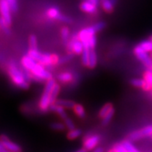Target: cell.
Wrapping results in <instances>:
<instances>
[{"mask_svg":"<svg viewBox=\"0 0 152 152\" xmlns=\"http://www.w3.org/2000/svg\"><path fill=\"white\" fill-rule=\"evenodd\" d=\"M8 75L15 86L23 89H27L30 87V82L26 81L23 70H20L14 61H10L8 66Z\"/></svg>","mask_w":152,"mask_h":152,"instance_id":"6da1fadb","label":"cell"},{"mask_svg":"<svg viewBox=\"0 0 152 152\" xmlns=\"http://www.w3.org/2000/svg\"><path fill=\"white\" fill-rule=\"evenodd\" d=\"M55 83V80L51 78L48 80L45 86L44 92H43L42 96L40 98V103H39V107L40 110L43 112H47L50 106V94L52 92V89L54 88Z\"/></svg>","mask_w":152,"mask_h":152,"instance_id":"7a4b0ae2","label":"cell"},{"mask_svg":"<svg viewBox=\"0 0 152 152\" xmlns=\"http://www.w3.org/2000/svg\"><path fill=\"white\" fill-rule=\"evenodd\" d=\"M31 72V78L33 81L41 82L45 80H49L52 78V75L49 71L46 69V68L42 64L37 63V64L34 67Z\"/></svg>","mask_w":152,"mask_h":152,"instance_id":"3957f363","label":"cell"},{"mask_svg":"<svg viewBox=\"0 0 152 152\" xmlns=\"http://www.w3.org/2000/svg\"><path fill=\"white\" fill-rule=\"evenodd\" d=\"M134 52L137 58L139 59L141 62L144 63V64L147 67L149 71H152V58H150L148 55V52L144 50L139 45L135 47L134 49Z\"/></svg>","mask_w":152,"mask_h":152,"instance_id":"277c9868","label":"cell"},{"mask_svg":"<svg viewBox=\"0 0 152 152\" xmlns=\"http://www.w3.org/2000/svg\"><path fill=\"white\" fill-rule=\"evenodd\" d=\"M148 136H152V125L132 132L129 135V139L130 140H137Z\"/></svg>","mask_w":152,"mask_h":152,"instance_id":"5b68a950","label":"cell"},{"mask_svg":"<svg viewBox=\"0 0 152 152\" xmlns=\"http://www.w3.org/2000/svg\"><path fill=\"white\" fill-rule=\"evenodd\" d=\"M68 48L69 52L75 54H82L84 50V45L82 42L78 39V36L73 37L71 41L68 43Z\"/></svg>","mask_w":152,"mask_h":152,"instance_id":"8992f818","label":"cell"},{"mask_svg":"<svg viewBox=\"0 0 152 152\" xmlns=\"http://www.w3.org/2000/svg\"><path fill=\"white\" fill-rule=\"evenodd\" d=\"M11 12L12 11L9 6L7 0H0V14L10 26H11L12 24Z\"/></svg>","mask_w":152,"mask_h":152,"instance_id":"52a82bcc","label":"cell"},{"mask_svg":"<svg viewBox=\"0 0 152 152\" xmlns=\"http://www.w3.org/2000/svg\"><path fill=\"white\" fill-rule=\"evenodd\" d=\"M47 16L50 17V19H54V20H58L59 21H62L64 23H71L72 20L69 17L65 16L64 15L61 14L60 11L57 7H50L47 10Z\"/></svg>","mask_w":152,"mask_h":152,"instance_id":"ba28073f","label":"cell"},{"mask_svg":"<svg viewBox=\"0 0 152 152\" xmlns=\"http://www.w3.org/2000/svg\"><path fill=\"white\" fill-rule=\"evenodd\" d=\"M0 142L3 144L6 150L8 151H14V152H21L22 149L19 144L12 142L9 139V137L6 135H1L0 136Z\"/></svg>","mask_w":152,"mask_h":152,"instance_id":"9c48e42d","label":"cell"},{"mask_svg":"<svg viewBox=\"0 0 152 152\" xmlns=\"http://www.w3.org/2000/svg\"><path fill=\"white\" fill-rule=\"evenodd\" d=\"M100 141V136L97 134H93L86 137L83 142V148L86 151H92L96 148Z\"/></svg>","mask_w":152,"mask_h":152,"instance_id":"30bf717a","label":"cell"},{"mask_svg":"<svg viewBox=\"0 0 152 152\" xmlns=\"http://www.w3.org/2000/svg\"><path fill=\"white\" fill-rule=\"evenodd\" d=\"M37 63V61L34 60V58H32L29 54H26L23 57L22 60H21V64H22L23 68L26 69V70L31 71L34 68Z\"/></svg>","mask_w":152,"mask_h":152,"instance_id":"8fae6325","label":"cell"},{"mask_svg":"<svg viewBox=\"0 0 152 152\" xmlns=\"http://www.w3.org/2000/svg\"><path fill=\"white\" fill-rule=\"evenodd\" d=\"M130 84L137 88H143L145 91L151 90V86L148 84L144 78H133L130 80Z\"/></svg>","mask_w":152,"mask_h":152,"instance_id":"7c38bea8","label":"cell"},{"mask_svg":"<svg viewBox=\"0 0 152 152\" xmlns=\"http://www.w3.org/2000/svg\"><path fill=\"white\" fill-rule=\"evenodd\" d=\"M96 33V31L93 28V26H89V27H87V28H85L81 30L80 33L78 35V39L81 41H83V40H86V39H88L91 37L94 36Z\"/></svg>","mask_w":152,"mask_h":152,"instance_id":"4fadbf2b","label":"cell"},{"mask_svg":"<svg viewBox=\"0 0 152 152\" xmlns=\"http://www.w3.org/2000/svg\"><path fill=\"white\" fill-rule=\"evenodd\" d=\"M80 8L82 11H84L86 12H88V13H94V12H96V10H97V6H96V5L92 3V2L88 1V0H86V1H84L81 4Z\"/></svg>","mask_w":152,"mask_h":152,"instance_id":"5bb4252c","label":"cell"},{"mask_svg":"<svg viewBox=\"0 0 152 152\" xmlns=\"http://www.w3.org/2000/svg\"><path fill=\"white\" fill-rule=\"evenodd\" d=\"M50 110H51V111H53V112L56 113L57 114H58L61 118L63 119V120H65V119L68 117L64 107H62V106H58V105L55 104V103L50 105Z\"/></svg>","mask_w":152,"mask_h":152,"instance_id":"9a60e30c","label":"cell"},{"mask_svg":"<svg viewBox=\"0 0 152 152\" xmlns=\"http://www.w3.org/2000/svg\"><path fill=\"white\" fill-rule=\"evenodd\" d=\"M55 104L61 106L65 109H73L75 106V102L72 101V100L66 99H58L55 101Z\"/></svg>","mask_w":152,"mask_h":152,"instance_id":"2e32d148","label":"cell"},{"mask_svg":"<svg viewBox=\"0 0 152 152\" xmlns=\"http://www.w3.org/2000/svg\"><path fill=\"white\" fill-rule=\"evenodd\" d=\"M73 78H74L73 75H72V73H70V72H62V73L58 75V80L61 82H64V83L72 82V81L73 80Z\"/></svg>","mask_w":152,"mask_h":152,"instance_id":"e0dca14e","label":"cell"},{"mask_svg":"<svg viewBox=\"0 0 152 152\" xmlns=\"http://www.w3.org/2000/svg\"><path fill=\"white\" fill-rule=\"evenodd\" d=\"M115 0H102V6L103 10L107 12H111L114 9Z\"/></svg>","mask_w":152,"mask_h":152,"instance_id":"ac0fdd59","label":"cell"},{"mask_svg":"<svg viewBox=\"0 0 152 152\" xmlns=\"http://www.w3.org/2000/svg\"><path fill=\"white\" fill-rule=\"evenodd\" d=\"M97 64V54L94 49H92L90 50L89 54V61H88V68H94Z\"/></svg>","mask_w":152,"mask_h":152,"instance_id":"d6986e66","label":"cell"},{"mask_svg":"<svg viewBox=\"0 0 152 152\" xmlns=\"http://www.w3.org/2000/svg\"><path fill=\"white\" fill-rule=\"evenodd\" d=\"M60 86L58 84H55L54 86V88L52 89V92H51V94H50V105L55 103V101L57 100V97H58V95L59 94V92H60Z\"/></svg>","mask_w":152,"mask_h":152,"instance_id":"ffe728a7","label":"cell"},{"mask_svg":"<svg viewBox=\"0 0 152 152\" xmlns=\"http://www.w3.org/2000/svg\"><path fill=\"white\" fill-rule=\"evenodd\" d=\"M10 25L6 22V20L0 16V27L1 30L6 34V35H10L11 34V30L10 28Z\"/></svg>","mask_w":152,"mask_h":152,"instance_id":"44dd1931","label":"cell"},{"mask_svg":"<svg viewBox=\"0 0 152 152\" xmlns=\"http://www.w3.org/2000/svg\"><path fill=\"white\" fill-rule=\"evenodd\" d=\"M143 50H145L146 52H151L152 51V41L151 40H143L142 42H140L138 44Z\"/></svg>","mask_w":152,"mask_h":152,"instance_id":"7402d4cb","label":"cell"},{"mask_svg":"<svg viewBox=\"0 0 152 152\" xmlns=\"http://www.w3.org/2000/svg\"><path fill=\"white\" fill-rule=\"evenodd\" d=\"M73 110L75 111V114L78 117L80 118H84L86 116V111H85L84 107L80 104H75V106H74Z\"/></svg>","mask_w":152,"mask_h":152,"instance_id":"603a6c76","label":"cell"},{"mask_svg":"<svg viewBox=\"0 0 152 152\" xmlns=\"http://www.w3.org/2000/svg\"><path fill=\"white\" fill-rule=\"evenodd\" d=\"M91 49L84 48V50L82 54V61L85 66H88V61H89V54Z\"/></svg>","mask_w":152,"mask_h":152,"instance_id":"cb8c5ba5","label":"cell"},{"mask_svg":"<svg viewBox=\"0 0 152 152\" xmlns=\"http://www.w3.org/2000/svg\"><path fill=\"white\" fill-rule=\"evenodd\" d=\"M113 108V105L111 104V103H107V104L104 105V106H102V108L99 111V117H101L102 119L103 118L106 114L110 112V110H112Z\"/></svg>","mask_w":152,"mask_h":152,"instance_id":"d4e9b609","label":"cell"},{"mask_svg":"<svg viewBox=\"0 0 152 152\" xmlns=\"http://www.w3.org/2000/svg\"><path fill=\"white\" fill-rule=\"evenodd\" d=\"M82 134V130L79 129H74V130H69V132L67 134V137L70 140H75L78 138Z\"/></svg>","mask_w":152,"mask_h":152,"instance_id":"484cf974","label":"cell"},{"mask_svg":"<svg viewBox=\"0 0 152 152\" xmlns=\"http://www.w3.org/2000/svg\"><path fill=\"white\" fill-rule=\"evenodd\" d=\"M41 54L42 53H40L37 49H30V50H29L28 54H29L31 58H34V60L38 62L39 59L40 58V56H41Z\"/></svg>","mask_w":152,"mask_h":152,"instance_id":"4316f807","label":"cell"},{"mask_svg":"<svg viewBox=\"0 0 152 152\" xmlns=\"http://www.w3.org/2000/svg\"><path fill=\"white\" fill-rule=\"evenodd\" d=\"M122 144H124L128 152H140L137 148H136L133 145L132 143L130 142V140H124V141H123Z\"/></svg>","mask_w":152,"mask_h":152,"instance_id":"83f0119b","label":"cell"},{"mask_svg":"<svg viewBox=\"0 0 152 152\" xmlns=\"http://www.w3.org/2000/svg\"><path fill=\"white\" fill-rule=\"evenodd\" d=\"M114 113H115V110H114V108H113L112 110H110V112L106 114V116L102 118V125H106V124H108L110 122V120H112L113 116L114 115Z\"/></svg>","mask_w":152,"mask_h":152,"instance_id":"f1b7e54d","label":"cell"},{"mask_svg":"<svg viewBox=\"0 0 152 152\" xmlns=\"http://www.w3.org/2000/svg\"><path fill=\"white\" fill-rule=\"evenodd\" d=\"M29 44L30 49H37V37L34 34L30 35L29 37Z\"/></svg>","mask_w":152,"mask_h":152,"instance_id":"f546056e","label":"cell"},{"mask_svg":"<svg viewBox=\"0 0 152 152\" xmlns=\"http://www.w3.org/2000/svg\"><path fill=\"white\" fill-rule=\"evenodd\" d=\"M61 37L63 39L65 43H68V37H69V34H70V31H69V29L67 27V26H64L63 28L61 30Z\"/></svg>","mask_w":152,"mask_h":152,"instance_id":"4dcf8cb0","label":"cell"},{"mask_svg":"<svg viewBox=\"0 0 152 152\" xmlns=\"http://www.w3.org/2000/svg\"><path fill=\"white\" fill-rule=\"evenodd\" d=\"M8 4L10 6L11 11L12 12H16L18 10V2L17 0H7Z\"/></svg>","mask_w":152,"mask_h":152,"instance_id":"1f68e13d","label":"cell"},{"mask_svg":"<svg viewBox=\"0 0 152 152\" xmlns=\"http://www.w3.org/2000/svg\"><path fill=\"white\" fill-rule=\"evenodd\" d=\"M50 127H51L53 130H64L65 127H66V126H65V124H62V123L55 122L50 124Z\"/></svg>","mask_w":152,"mask_h":152,"instance_id":"d6a6232c","label":"cell"},{"mask_svg":"<svg viewBox=\"0 0 152 152\" xmlns=\"http://www.w3.org/2000/svg\"><path fill=\"white\" fill-rule=\"evenodd\" d=\"M74 56V54L73 53H69V54H66V55H64V56L61 57L60 58V61H59V64H64V63H66V62L69 61L72 59Z\"/></svg>","mask_w":152,"mask_h":152,"instance_id":"836d02e7","label":"cell"},{"mask_svg":"<svg viewBox=\"0 0 152 152\" xmlns=\"http://www.w3.org/2000/svg\"><path fill=\"white\" fill-rule=\"evenodd\" d=\"M64 124H65L66 127L69 130H74V129H75V128L74 122H73L72 119L69 118V117H67V118L64 120Z\"/></svg>","mask_w":152,"mask_h":152,"instance_id":"e575fe53","label":"cell"},{"mask_svg":"<svg viewBox=\"0 0 152 152\" xmlns=\"http://www.w3.org/2000/svg\"><path fill=\"white\" fill-rule=\"evenodd\" d=\"M113 152H128L123 144H116L112 149Z\"/></svg>","mask_w":152,"mask_h":152,"instance_id":"d590c367","label":"cell"},{"mask_svg":"<svg viewBox=\"0 0 152 152\" xmlns=\"http://www.w3.org/2000/svg\"><path fill=\"white\" fill-rule=\"evenodd\" d=\"M144 79L148 82V84L151 86V90H152V71H149L146 72L144 73Z\"/></svg>","mask_w":152,"mask_h":152,"instance_id":"8d00e7d4","label":"cell"},{"mask_svg":"<svg viewBox=\"0 0 152 152\" xmlns=\"http://www.w3.org/2000/svg\"><path fill=\"white\" fill-rule=\"evenodd\" d=\"M105 26H106V24L103 22H99L95 24V25H93L92 26H93V28L95 29L96 32H99V31H101L102 29L104 28Z\"/></svg>","mask_w":152,"mask_h":152,"instance_id":"74e56055","label":"cell"},{"mask_svg":"<svg viewBox=\"0 0 152 152\" xmlns=\"http://www.w3.org/2000/svg\"><path fill=\"white\" fill-rule=\"evenodd\" d=\"M7 151H8L6 150V148H5V147L3 146V144L0 142V152H7Z\"/></svg>","mask_w":152,"mask_h":152,"instance_id":"f35d334b","label":"cell"},{"mask_svg":"<svg viewBox=\"0 0 152 152\" xmlns=\"http://www.w3.org/2000/svg\"><path fill=\"white\" fill-rule=\"evenodd\" d=\"M93 152H103V149L102 148H97Z\"/></svg>","mask_w":152,"mask_h":152,"instance_id":"ab89813d","label":"cell"},{"mask_svg":"<svg viewBox=\"0 0 152 152\" xmlns=\"http://www.w3.org/2000/svg\"><path fill=\"white\" fill-rule=\"evenodd\" d=\"M76 152H87V151H86L85 148H82V149H80V150L77 151Z\"/></svg>","mask_w":152,"mask_h":152,"instance_id":"60d3db41","label":"cell"},{"mask_svg":"<svg viewBox=\"0 0 152 152\" xmlns=\"http://www.w3.org/2000/svg\"><path fill=\"white\" fill-rule=\"evenodd\" d=\"M150 40H151V41H152V35H151V37H150Z\"/></svg>","mask_w":152,"mask_h":152,"instance_id":"b9f144b4","label":"cell"},{"mask_svg":"<svg viewBox=\"0 0 152 152\" xmlns=\"http://www.w3.org/2000/svg\"><path fill=\"white\" fill-rule=\"evenodd\" d=\"M7 152H14V151H7Z\"/></svg>","mask_w":152,"mask_h":152,"instance_id":"7bdbcfd3","label":"cell"},{"mask_svg":"<svg viewBox=\"0 0 152 152\" xmlns=\"http://www.w3.org/2000/svg\"><path fill=\"white\" fill-rule=\"evenodd\" d=\"M1 30H1V27H0V31H1Z\"/></svg>","mask_w":152,"mask_h":152,"instance_id":"ee69618b","label":"cell"},{"mask_svg":"<svg viewBox=\"0 0 152 152\" xmlns=\"http://www.w3.org/2000/svg\"><path fill=\"white\" fill-rule=\"evenodd\" d=\"M151 57H152V55H151Z\"/></svg>","mask_w":152,"mask_h":152,"instance_id":"f6af8a7d","label":"cell"}]
</instances>
